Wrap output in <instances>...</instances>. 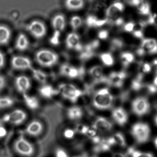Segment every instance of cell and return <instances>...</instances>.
Instances as JSON below:
<instances>
[{
  "label": "cell",
  "mask_w": 157,
  "mask_h": 157,
  "mask_svg": "<svg viewBox=\"0 0 157 157\" xmlns=\"http://www.w3.org/2000/svg\"><path fill=\"white\" fill-rule=\"evenodd\" d=\"M113 97L108 88L98 90L93 98V105L96 109L106 110L110 109L113 105Z\"/></svg>",
  "instance_id": "1"
},
{
  "label": "cell",
  "mask_w": 157,
  "mask_h": 157,
  "mask_svg": "<svg viewBox=\"0 0 157 157\" xmlns=\"http://www.w3.org/2000/svg\"><path fill=\"white\" fill-rule=\"evenodd\" d=\"M35 59L42 67H51L57 63L59 57L58 54L52 50L42 49L36 53Z\"/></svg>",
  "instance_id": "2"
},
{
  "label": "cell",
  "mask_w": 157,
  "mask_h": 157,
  "mask_svg": "<svg viewBox=\"0 0 157 157\" xmlns=\"http://www.w3.org/2000/svg\"><path fill=\"white\" fill-rule=\"evenodd\" d=\"M150 128L147 123L138 122L132 126L131 135L137 143L143 144L148 140L150 136Z\"/></svg>",
  "instance_id": "3"
},
{
  "label": "cell",
  "mask_w": 157,
  "mask_h": 157,
  "mask_svg": "<svg viewBox=\"0 0 157 157\" xmlns=\"http://www.w3.org/2000/svg\"><path fill=\"white\" fill-rule=\"evenodd\" d=\"M59 92L65 99L76 102L82 95V91L76 86L69 83H63L59 86Z\"/></svg>",
  "instance_id": "4"
},
{
  "label": "cell",
  "mask_w": 157,
  "mask_h": 157,
  "mask_svg": "<svg viewBox=\"0 0 157 157\" xmlns=\"http://www.w3.org/2000/svg\"><path fill=\"white\" fill-rule=\"evenodd\" d=\"M13 147L17 153L24 157H31L35 152L33 145L23 136L17 139L14 142Z\"/></svg>",
  "instance_id": "5"
},
{
  "label": "cell",
  "mask_w": 157,
  "mask_h": 157,
  "mask_svg": "<svg viewBox=\"0 0 157 157\" xmlns=\"http://www.w3.org/2000/svg\"><path fill=\"white\" fill-rule=\"evenodd\" d=\"M132 112L138 117L143 116L149 112L150 105L147 98L138 97L135 98L131 105Z\"/></svg>",
  "instance_id": "6"
},
{
  "label": "cell",
  "mask_w": 157,
  "mask_h": 157,
  "mask_svg": "<svg viewBox=\"0 0 157 157\" xmlns=\"http://www.w3.org/2000/svg\"><path fill=\"white\" fill-rule=\"evenodd\" d=\"M27 30L34 38L40 39L44 37L47 33L45 25L41 21H32L27 26Z\"/></svg>",
  "instance_id": "7"
},
{
  "label": "cell",
  "mask_w": 157,
  "mask_h": 157,
  "mask_svg": "<svg viewBox=\"0 0 157 157\" xmlns=\"http://www.w3.org/2000/svg\"><path fill=\"white\" fill-rule=\"evenodd\" d=\"M124 10V5L120 2H116L110 5L105 11L106 18L108 20L107 23L113 24V22L116 20L121 13Z\"/></svg>",
  "instance_id": "8"
},
{
  "label": "cell",
  "mask_w": 157,
  "mask_h": 157,
  "mask_svg": "<svg viewBox=\"0 0 157 157\" xmlns=\"http://www.w3.org/2000/svg\"><path fill=\"white\" fill-rule=\"evenodd\" d=\"M27 118L25 112L21 109H16L3 117L4 122H9L14 125H20L23 123Z\"/></svg>",
  "instance_id": "9"
},
{
  "label": "cell",
  "mask_w": 157,
  "mask_h": 157,
  "mask_svg": "<svg viewBox=\"0 0 157 157\" xmlns=\"http://www.w3.org/2000/svg\"><path fill=\"white\" fill-rule=\"evenodd\" d=\"M11 66L17 70H25L32 68V63L29 58L23 56H16L11 59Z\"/></svg>",
  "instance_id": "10"
},
{
  "label": "cell",
  "mask_w": 157,
  "mask_h": 157,
  "mask_svg": "<svg viewBox=\"0 0 157 157\" xmlns=\"http://www.w3.org/2000/svg\"><path fill=\"white\" fill-rule=\"evenodd\" d=\"M66 45L68 49L82 51L83 47L81 42L80 36L75 33H71L66 38Z\"/></svg>",
  "instance_id": "11"
},
{
  "label": "cell",
  "mask_w": 157,
  "mask_h": 157,
  "mask_svg": "<svg viewBox=\"0 0 157 157\" xmlns=\"http://www.w3.org/2000/svg\"><path fill=\"white\" fill-rule=\"evenodd\" d=\"M126 76V73L124 71L112 72L107 77V83L114 87L120 88L123 86Z\"/></svg>",
  "instance_id": "12"
},
{
  "label": "cell",
  "mask_w": 157,
  "mask_h": 157,
  "mask_svg": "<svg viewBox=\"0 0 157 157\" xmlns=\"http://www.w3.org/2000/svg\"><path fill=\"white\" fill-rule=\"evenodd\" d=\"M113 124L105 117H99L94 121L93 128L97 131L107 132L111 131L113 128Z\"/></svg>",
  "instance_id": "13"
},
{
  "label": "cell",
  "mask_w": 157,
  "mask_h": 157,
  "mask_svg": "<svg viewBox=\"0 0 157 157\" xmlns=\"http://www.w3.org/2000/svg\"><path fill=\"white\" fill-rule=\"evenodd\" d=\"M15 86L18 91L25 94L31 87L30 78L25 75H20L16 78L15 81Z\"/></svg>",
  "instance_id": "14"
},
{
  "label": "cell",
  "mask_w": 157,
  "mask_h": 157,
  "mask_svg": "<svg viewBox=\"0 0 157 157\" xmlns=\"http://www.w3.org/2000/svg\"><path fill=\"white\" fill-rule=\"evenodd\" d=\"M112 117L119 125H124L127 123L128 115L126 111L121 107H117L113 110Z\"/></svg>",
  "instance_id": "15"
},
{
  "label": "cell",
  "mask_w": 157,
  "mask_h": 157,
  "mask_svg": "<svg viewBox=\"0 0 157 157\" xmlns=\"http://www.w3.org/2000/svg\"><path fill=\"white\" fill-rule=\"evenodd\" d=\"M89 73L96 83L105 82L107 83V77L104 75L103 69L101 66L97 65L92 67L89 70Z\"/></svg>",
  "instance_id": "16"
},
{
  "label": "cell",
  "mask_w": 157,
  "mask_h": 157,
  "mask_svg": "<svg viewBox=\"0 0 157 157\" xmlns=\"http://www.w3.org/2000/svg\"><path fill=\"white\" fill-rule=\"evenodd\" d=\"M51 24L55 33L60 34L66 27V18L62 14H57L53 17Z\"/></svg>",
  "instance_id": "17"
},
{
  "label": "cell",
  "mask_w": 157,
  "mask_h": 157,
  "mask_svg": "<svg viewBox=\"0 0 157 157\" xmlns=\"http://www.w3.org/2000/svg\"><path fill=\"white\" fill-rule=\"evenodd\" d=\"M140 47L146 54L152 55L157 54V41L154 38H146L142 40Z\"/></svg>",
  "instance_id": "18"
},
{
  "label": "cell",
  "mask_w": 157,
  "mask_h": 157,
  "mask_svg": "<svg viewBox=\"0 0 157 157\" xmlns=\"http://www.w3.org/2000/svg\"><path fill=\"white\" fill-rule=\"evenodd\" d=\"M43 125L42 123L37 120H34L31 122L26 127L25 131L30 136H37L43 132Z\"/></svg>",
  "instance_id": "19"
},
{
  "label": "cell",
  "mask_w": 157,
  "mask_h": 157,
  "mask_svg": "<svg viewBox=\"0 0 157 157\" xmlns=\"http://www.w3.org/2000/svg\"><path fill=\"white\" fill-rule=\"evenodd\" d=\"M11 35V31L8 26L0 25V45L7 44L10 40Z\"/></svg>",
  "instance_id": "20"
},
{
  "label": "cell",
  "mask_w": 157,
  "mask_h": 157,
  "mask_svg": "<svg viewBox=\"0 0 157 157\" xmlns=\"http://www.w3.org/2000/svg\"><path fill=\"white\" fill-rule=\"evenodd\" d=\"M29 45L30 43L26 36L23 33L20 34L15 42L16 49L20 51H25L28 49Z\"/></svg>",
  "instance_id": "21"
},
{
  "label": "cell",
  "mask_w": 157,
  "mask_h": 157,
  "mask_svg": "<svg viewBox=\"0 0 157 157\" xmlns=\"http://www.w3.org/2000/svg\"><path fill=\"white\" fill-rule=\"evenodd\" d=\"M65 6L66 9L71 11L80 10L84 8V0H65Z\"/></svg>",
  "instance_id": "22"
},
{
  "label": "cell",
  "mask_w": 157,
  "mask_h": 157,
  "mask_svg": "<svg viewBox=\"0 0 157 157\" xmlns=\"http://www.w3.org/2000/svg\"><path fill=\"white\" fill-rule=\"evenodd\" d=\"M107 140L112 146L117 145L122 147H125L126 145L124 136L120 132H117L114 134L113 136L108 139Z\"/></svg>",
  "instance_id": "23"
},
{
  "label": "cell",
  "mask_w": 157,
  "mask_h": 157,
  "mask_svg": "<svg viewBox=\"0 0 157 157\" xmlns=\"http://www.w3.org/2000/svg\"><path fill=\"white\" fill-rule=\"evenodd\" d=\"M67 115L69 118L71 120H78L82 117L83 112L82 109L79 106H72L68 110Z\"/></svg>",
  "instance_id": "24"
},
{
  "label": "cell",
  "mask_w": 157,
  "mask_h": 157,
  "mask_svg": "<svg viewBox=\"0 0 157 157\" xmlns=\"http://www.w3.org/2000/svg\"><path fill=\"white\" fill-rule=\"evenodd\" d=\"M40 94L42 96L47 98H50L59 92L49 85H44L39 90Z\"/></svg>",
  "instance_id": "25"
},
{
  "label": "cell",
  "mask_w": 157,
  "mask_h": 157,
  "mask_svg": "<svg viewBox=\"0 0 157 157\" xmlns=\"http://www.w3.org/2000/svg\"><path fill=\"white\" fill-rule=\"evenodd\" d=\"M120 59L124 67H127L135 60V56L130 52H124L121 53Z\"/></svg>",
  "instance_id": "26"
},
{
  "label": "cell",
  "mask_w": 157,
  "mask_h": 157,
  "mask_svg": "<svg viewBox=\"0 0 157 157\" xmlns=\"http://www.w3.org/2000/svg\"><path fill=\"white\" fill-rule=\"evenodd\" d=\"M25 102L26 105L31 109H36L39 106V101L36 97L34 96H29L25 94H24Z\"/></svg>",
  "instance_id": "27"
},
{
  "label": "cell",
  "mask_w": 157,
  "mask_h": 157,
  "mask_svg": "<svg viewBox=\"0 0 157 157\" xmlns=\"http://www.w3.org/2000/svg\"><path fill=\"white\" fill-rule=\"evenodd\" d=\"M124 46V43L120 38H114L112 39L110 45V50L112 52L118 51Z\"/></svg>",
  "instance_id": "28"
},
{
  "label": "cell",
  "mask_w": 157,
  "mask_h": 157,
  "mask_svg": "<svg viewBox=\"0 0 157 157\" xmlns=\"http://www.w3.org/2000/svg\"><path fill=\"white\" fill-rule=\"evenodd\" d=\"M100 59L103 64L106 67H112L114 64V59L110 53H104L100 56Z\"/></svg>",
  "instance_id": "29"
},
{
  "label": "cell",
  "mask_w": 157,
  "mask_h": 157,
  "mask_svg": "<svg viewBox=\"0 0 157 157\" xmlns=\"http://www.w3.org/2000/svg\"><path fill=\"white\" fill-rule=\"evenodd\" d=\"M139 13L142 15H149L150 13V6L148 2L142 0L137 7Z\"/></svg>",
  "instance_id": "30"
},
{
  "label": "cell",
  "mask_w": 157,
  "mask_h": 157,
  "mask_svg": "<svg viewBox=\"0 0 157 157\" xmlns=\"http://www.w3.org/2000/svg\"><path fill=\"white\" fill-rule=\"evenodd\" d=\"M82 22L83 21L81 17L75 15L71 18L70 24L71 28L74 31H76L81 27Z\"/></svg>",
  "instance_id": "31"
},
{
  "label": "cell",
  "mask_w": 157,
  "mask_h": 157,
  "mask_svg": "<svg viewBox=\"0 0 157 157\" xmlns=\"http://www.w3.org/2000/svg\"><path fill=\"white\" fill-rule=\"evenodd\" d=\"M33 74L34 78L39 82L44 83L46 82L47 76L42 71L39 69H33Z\"/></svg>",
  "instance_id": "32"
},
{
  "label": "cell",
  "mask_w": 157,
  "mask_h": 157,
  "mask_svg": "<svg viewBox=\"0 0 157 157\" xmlns=\"http://www.w3.org/2000/svg\"><path fill=\"white\" fill-rule=\"evenodd\" d=\"M14 104L13 99L9 97H0V109H5L12 106Z\"/></svg>",
  "instance_id": "33"
},
{
  "label": "cell",
  "mask_w": 157,
  "mask_h": 157,
  "mask_svg": "<svg viewBox=\"0 0 157 157\" xmlns=\"http://www.w3.org/2000/svg\"><path fill=\"white\" fill-rule=\"evenodd\" d=\"M142 73H140L137 77L135 79L132 81L131 83V88L135 91L140 90L142 88Z\"/></svg>",
  "instance_id": "34"
},
{
  "label": "cell",
  "mask_w": 157,
  "mask_h": 157,
  "mask_svg": "<svg viewBox=\"0 0 157 157\" xmlns=\"http://www.w3.org/2000/svg\"><path fill=\"white\" fill-rule=\"evenodd\" d=\"M128 152L131 157H153V155L150 152H141L132 148L128 150Z\"/></svg>",
  "instance_id": "35"
},
{
  "label": "cell",
  "mask_w": 157,
  "mask_h": 157,
  "mask_svg": "<svg viewBox=\"0 0 157 157\" xmlns=\"http://www.w3.org/2000/svg\"><path fill=\"white\" fill-rule=\"evenodd\" d=\"M98 18L95 15H90L87 17L86 23L90 27H96V24Z\"/></svg>",
  "instance_id": "36"
},
{
  "label": "cell",
  "mask_w": 157,
  "mask_h": 157,
  "mask_svg": "<svg viewBox=\"0 0 157 157\" xmlns=\"http://www.w3.org/2000/svg\"><path fill=\"white\" fill-rule=\"evenodd\" d=\"M136 26V24L133 21L128 22L127 23L124 25V30L128 33H131L134 31V28Z\"/></svg>",
  "instance_id": "37"
},
{
  "label": "cell",
  "mask_w": 157,
  "mask_h": 157,
  "mask_svg": "<svg viewBox=\"0 0 157 157\" xmlns=\"http://www.w3.org/2000/svg\"><path fill=\"white\" fill-rule=\"evenodd\" d=\"M141 71L144 73H148L151 70V67L148 63H142L141 65Z\"/></svg>",
  "instance_id": "38"
},
{
  "label": "cell",
  "mask_w": 157,
  "mask_h": 157,
  "mask_svg": "<svg viewBox=\"0 0 157 157\" xmlns=\"http://www.w3.org/2000/svg\"><path fill=\"white\" fill-rule=\"evenodd\" d=\"M109 36V32L106 30H102L98 33V36L99 38L101 40H105Z\"/></svg>",
  "instance_id": "39"
},
{
  "label": "cell",
  "mask_w": 157,
  "mask_h": 157,
  "mask_svg": "<svg viewBox=\"0 0 157 157\" xmlns=\"http://www.w3.org/2000/svg\"><path fill=\"white\" fill-rule=\"evenodd\" d=\"M75 132L71 128H68L64 131V136L67 139H71L75 136Z\"/></svg>",
  "instance_id": "40"
},
{
  "label": "cell",
  "mask_w": 157,
  "mask_h": 157,
  "mask_svg": "<svg viewBox=\"0 0 157 157\" xmlns=\"http://www.w3.org/2000/svg\"><path fill=\"white\" fill-rule=\"evenodd\" d=\"M133 35L134 37L136 38H138V39H142L144 36V33H143L142 29H136L133 32Z\"/></svg>",
  "instance_id": "41"
},
{
  "label": "cell",
  "mask_w": 157,
  "mask_h": 157,
  "mask_svg": "<svg viewBox=\"0 0 157 157\" xmlns=\"http://www.w3.org/2000/svg\"><path fill=\"white\" fill-rule=\"evenodd\" d=\"M56 157H69L67 153L62 149H58L56 152Z\"/></svg>",
  "instance_id": "42"
},
{
  "label": "cell",
  "mask_w": 157,
  "mask_h": 157,
  "mask_svg": "<svg viewBox=\"0 0 157 157\" xmlns=\"http://www.w3.org/2000/svg\"><path fill=\"white\" fill-rule=\"evenodd\" d=\"M124 19L120 16L113 22L112 25H115L117 26H122V25H124Z\"/></svg>",
  "instance_id": "43"
},
{
  "label": "cell",
  "mask_w": 157,
  "mask_h": 157,
  "mask_svg": "<svg viewBox=\"0 0 157 157\" xmlns=\"http://www.w3.org/2000/svg\"><path fill=\"white\" fill-rule=\"evenodd\" d=\"M142 0H126L127 2L131 6L137 7Z\"/></svg>",
  "instance_id": "44"
},
{
  "label": "cell",
  "mask_w": 157,
  "mask_h": 157,
  "mask_svg": "<svg viewBox=\"0 0 157 157\" xmlns=\"http://www.w3.org/2000/svg\"><path fill=\"white\" fill-rule=\"evenodd\" d=\"M6 86V80L3 76L0 75V92Z\"/></svg>",
  "instance_id": "45"
},
{
  "label": "cell",
  "mask_w": 157,
  "mask_h": 157,
  "mask_svg": "<svg viewBox=\"0 0 157 157\" xmlns=\"http://www.w3.org/2000/svg\"><path fill=\"white\" fill-rule=\"evenodd\" d=\"M5 63V58L4 54L0 50V69L3 67Z\"/></svg>",
  "instance_id": "46"
},
{
  "label": "cell",
  "mask_w": 157,
  "mask_h": 157,
  "mask_svg": "<svg viewBox=\"0 0 157 157\" xmlns=\"http://www.w3.org/2000/svg\"><path fill=\"white\" fill-rule=\"evenodd\" d=\"M147 89L151 93L153 94L157 92V87L153 85V84L148 85Z\"/></svg>",
  "instance_id": "47"
},
{
  "label": "cell",
  "mask_w": 157,
  "mask_h": 157,
  "mask_svg": "<svg viewBox=\"0 0 157 157\" xmlns=\"http://www.w3.org/2000/svg\"><path fill=\"white\" fill-rule=\"evenodd\" d=\"M7 131L3 125L0 128V138L4 137L7 135Z\"/></svg>",
  "instance_id": "48"
},
{
  "label": "cell",
  "mask_w": 157,
  "mask_h": 157,
  "mask_svg": "<svg viewBox=\"0 0 157 157\" xmlns=\"http://www.w3.org/2000/svg\"><path fill=\"white\" fill-rule=\"evenodd\" d=\"M136 53L137 55L139 56H143L146 54L144 50H143V48L140 47L137 49Z\"/></svg>",
  "instance_id": "49"
},
{
  "label": "cell",
  "mask_w": 157,
  "mask_h": 157,
  "mask_svg": "<svg viewBox=\"0 0 157 157\" xmlns=\"http://www.w3.org/2000/svg\"><path fill=\"white\" fill-rule=\"evenodd\" d=\"M113 157H125V155L120 152H116L113 155Z\"/></svg>",
  "instance_id": "50"
},
{
  "label": "cell",
  "mask_w": 157,
  "mask_h": 157,
  "mask_svg": "<svg viewBox=\"0 0 157 157\" xmlns=\"http://www.w3.org/2000/svg\"><path fill=\"white\" fill-rule=\"evenodd\" d=\"M154 143L155 147H156V148L157 149V136L156 137V138H155V139H154Z\"/></svg>",
  "instance_id": "51"
},
{
  "label": "cell",
  "mask_w": 157,
  "mask_h": 157,
  "mask_svg": "<svg viewBox=\"0 0 157 157\" xmlns=\"http://www.w3.org/2000/svg\"><path fill=\"white\" fill-rule=\"evenodd\" d=\"M154 123H155V125L157 126V114L154 118Z\"/></svg>",
  "instance_id": "52"
},
{
  "label": "cell",
  "mask_w": 157,
  "mask_h": 157,
  "mask_svg": "<svg viewBox=\"0 0 157 157\" xmlns=\"http://www.w3.org/2000/svg\"><path fill=\"white\" fill-rule=\"evenodd\" d=\"M2 126H3V125H2L1 121H0V128H1V127H2Z\"/></svg>",
  "instance_id": "53"
},
{
  "label": "cell",
  "mask_w": 157,
  "mask_h": 157,
  "mask_svg": "<svg viewBox=\"0 0 157 157\" xmlns=\"http://www.w3.org/2000/svg\"><path fill=\"white\" fill-rule=\"evenodd\" d=\"M155 78H157V70H156V73H155Z\"/></svg>",
  "instance_id": "54"
},
{
  "label": "cell",
  "mask_w": 157,
  "mask_h": 157,
  "mask_svg": "<svg viewBox=\"0 0 157 157\" xmlns=\"http://www.w3.org/2000/svg\"><path fill=\"white\" fill-rule=\"evenodd\" d=\"M89 1H93L94 0H89Z\"/></svg>",
  "instance_id": "55"
},
{
  "label": "cell",
  "mask_w": 157,
  "mask_h": 157,
  "mask_svg": "<svg viewBox=\"0 0 157 157\" xmlns=\"http://www.w3.org/2000/svg\"><path fill=\"white\" fill-rule=\"evenodd\" d=\"M117 1H121V0H116Z\"/></svg>",
  "instance_id": "56"
}]
</instances>
